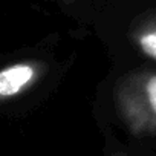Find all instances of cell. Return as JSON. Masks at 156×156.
<instances>
[{
  "label": "cell",
  "instance_id": "cell-2",
  "mask_svg": "<svg viewBox=\"0 0 156 156\" xmlns=\"http://www.w3.org/2000/svg\"><path fill=\"white\" fill-rule=\"evenodd\" d=\"M46 73V64L38 60H20L0 70V101L8 103L31 90Z\"/></svg>",
  "mask_w": 156,
  "mask_h": 156
},
{
  "label": "cell",
  "instance_id": "cell-1",
  "mask_svg": "<svg viewBox=\"0 0 156 156\" xmlns=\"http://www.w3.org/2000/svg\"><path fill=\"white\" fill-rule=\"evenodd\" d=\"M118 118L135 136H156V70L139 67L121 75L113 86Z\"/></svg>",
  "mask_w": 156,
  "mask_h": 156
},
{
  "label": "cell",
  "instance_id": "cell-3",
  "mask_svg": "<svg viewBox=\"0 0 156 156\" xmlns=\"http://www.w3.org/2000/svg\"><path fill=\"white\" fill-rule=\"evenodd\" d=\"M132 38L139 52L156 61V19L139 23L135 28Z\"/></svg>",
  "mask_w": 156,
  "mask_h": 156
},
{
  "label": "cell",
  "instance_id": "cell-4",
  "mask_svg": "<svg viewBox=\"0 0 156 156\" xmlns=\"http://www.w3.org/2000/svg\"><path fill=\"white\" fill-rule=\"evenodd\" d=\"M110 156H130V154H127V153H124V151H115V153H112Z\"/></svg>",
  "mask_w": 156,
  "mask_h": 156
}]
</instances>
